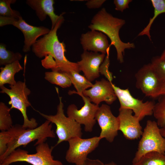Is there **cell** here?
Listing matches in <instances>:
<instances>
[{"label": "cell", "mask_w": 165, "mask_h": 165, "mask_svg": "<svg viewBox=\"0 0 165 165\" xmlns=\"http://www.w3.org/2000/svg\"><path fill=\"white\" fill-rule=\"evenodd\" d=\"M64 21L63 16L49 33L37 40L32 46L31 50L39 58L45 57L42 64L46 68L64 73L72 71L79 73L80 71L77 63L69 61L65 56V45L59 41L57 35V30Z\"/></svg>", "instance_id": "obj_1"}, {"label": "cell", "mask_w": 165, "mask_h": 165, "mask_svg": "<svg viewBox=\"0 0 165 165\" xmlns=\"http://www.w3.org/2000/svg\"><path fill=\"white\" fill-rule=\"evenodd\" d=\"M125 24L124 20L114 17L103 8L94 15L88 26L91 30L101 32L108 37L111 41L110 45L115 48L117 59L120 63L123 62L125 50L135 47L134 43L124 42L120 38L119 31Z\"/></svg>", "instance_id": "obj_2"}, {"label": "cell", "mask_w": 165, "mask_h": 165, "mask_svg": "<svg viewBox=\"0 0 165 165\" xmlns=\"http://www.w3.org/2000/svg\"><path fill=\"white\" fill-rule=\"evenodd\" d=\"M52 127V123L48 120L34 129L25 128L22 125L19 124L13 125L10 129L12 137L7 150L3 155L0 156V163L20 146L26 147L30 142L37 140L34 145L35 146L40 143L45 142L47 138H55V134Z\"/></svg>", "instance_id": "obj_3"}, {"label": "cell", "mask_w": 165, "mask_h": 165, "mask_svg": "<svg viewBox=\"0 0 165 165\" xmlns=\"http://www.w3.org/2000/svg\"><path fill=\"white\" fill-rule=\"evenodd\" d=\"M35 146L36 152L34 154H30L28 151L18 148L1 163L9 165L14 163L23 162L32 165H63L61 161L54 159L52 152L54 147H50L45 142Z\"/></svg>", "instance_id": "obj_4"}, {"label": "cell", "mask_w": 165, "mask_h": 165, "mask_svg": "<svg viewBox=\"0 0 165 165\" xmlns=\"http://www.w3.org/2000/svg\"><path fill=\"white\" fill-rule=\"evenodd\" d=\"M10 89L4 86L0 87V93L8 95L10 100L8 102L11 105L10 109L15 108L21 113L23 118V127L25 128L34 129L37 127L38 123L34 118L28 119L27 114V108L31 105L28 100V96L31 91L28 88L25 82L18 81L14 85H9Z\"/></svg>", "instance_id": "obj_5"}, {"label": "cell", "mask_w": 165, "mask_h": 165, "mask_svg": "<svg viewBox=\"0 0 165 165\" xmlns=\"http://www.w3.org/2000/svg\"><path fill=\"white\" fill-rule=\"evenodd\" d=\"M62 98L61 97H59V103L55 115H48L38 111L46 120L56 125L55 133L58 140L56 146L63 141H68L74 138H81L82 134L81 125L72 119L66 117L64 114Z\"/></svg>", "instance_id": "obj_6"}, {"label": "cell", "mask_w": 165, "mask_h": 165, "mask_svg": "<svg viewBox=\"0 0 165 165\" xmlns=\"http://www.w3.org/2000/svg\"><path fill=\"white\" fill-rule=\"evenodd\" d=\"M152 152L165 154V138L161 134L156 122L148 120L132 163L137 162L147 153Z\"/></svg>", "instance_id": "obj_7"}, {"label": "cell", "mask_w": 165, "mask_h": 165, "mask_svg": "<svg viewBox=\"0 0 165 165\" xmlns=\"http://www.w3.org/2000/svg\"><path fill=\"white\" fill-rule=\"evenodd\" d=\"M12 25L19 29L24 37V45L22 50L24 53L30 51L31 47L40 36L48 34L50 31L48 28L43 26H34L27 23L21 16L16 18L0 16V26Z\"/></svg>", "instance_id": "obj_8"}, {"label": "cell", "mask_w": 165, "mask_h": 165, "mask_svg": "<svg viewBox=\"0 0 165 165\" xmlns=\"http://www.w3.org/2000/svg\"><path fill=\"white\" fill-rule=\"evenodd\" d=\"M101 139L99 136L86 139L75 137L70 139L68 141L69 147L66 154V160L76 165L83 164L88 155L98 147Z\"/></svg>", "instance_id": "obj_9"}, {"label": "cell", "mask_w": 165, "mask_h": 165, "mask_svg": "<svg viewBox=\"0 0 165 165\" xmlns=\"http://www.w3.org/2000/svg\"><path fill=\"white\" fill-rule=\"evenodd\" d=\"M112 86L120 104V108L130 109L134 116L140 121L145 116L153 115L155 103L152 101L143 102L142 100L135 98L130 94L128 89H123L112 84Z\"/></svg>", "instance_id": "obj_10"}, {"label": "cell", "mask_w": 165, "mask_h": 165, "mask_svg": "<svg viewBox=\"0 0 165 165\" xmlns=\"http://www.w3.org/2000/svg\"><path fill=\"white\" fill-rule=\"evenodd\" d=\"M136 86L145 95L152 98L160 96L163 83L151 63L144 65L135 74Z\"/></svg>", "instance_id": "obj_11"}, {"label": "cell", "mask_w": 165, "mask_h": 165, "mask_svg": "<svg viewBox=\"0 0 165 165\" xmlns=\"http://www.w3.org/2000/svg\"><path fill=\"white\" fill-rule=\"evenodd\" d=\"M79 95L83 101V106L79 110L75 105H70L67 108V113L68 117L81 125H83L86 132H90L96 123L95 115L99 107L92 104L89 98L83 94Z\"/></svg>", "instance_id": "obj_12"}, {"label": "cell", "mask_w": 165, "mask_h": 165, "mask_svg": "<svg viewBox=\"0 0 165 165\" xmlns=\"http://www.w3.org/2000/svg\"><path fill=\"white\" fill-rule=\"evenodd\" d=\"M95 119L101 129L99 137L101 139L105 138L109 142H112L119 130L118 117L113 114L108 105L103 104L97 110Z\"/></svg>", "instance_id": "obj_13"}, {"label": "cell", "mask_w": 165, "mask_h": 165, "mask_svg": "<svg viewBox=\"0 0 165 165\" xmlns=\"http://www.w3.org/2000/svg\"><path fill=\"white\" fill-rule=\"evenodd\" d=\"M130 109L119 108L118 117L119 121V130L127 139H137L141 136L143 131L138 119L133 115Z\"/></svg>", "instance_id": "obj_14"}, {"label": "cell", "mask_w": 165, "mask_h": 165, "mask_svg": "<svg viewBox=\"0 0 165 165\" xmlns=\"http://www.w3.org/2000/svg\"><path fill=\"white\" fill-rule=\"evenodd\" d=\"M112 85V82L103 79L96 80L91 88L85 90L83 94L96 105H98L102 101L111 105L117 98Z\"/></svg>", "instance_id": "obj_15"}, {"label": "cell", "mask_w": 165, "mask_h": 165, "mask_svg": "<svg viewBox=\"0 0 165 165\" xmlns=\"http://www.w3.org/2000/svg\"><path fill=\"white\" fill-rule=\"evenodd\" d=\"M105 54L84 51L81 55V60L77 62L79 70L84 76L92 82L100 76L99 69L103 61Z\"/></svg>", "instance_id": "obj_16"}, {"label": "cell", "mask_w": 165, "mask_h": 165, "mask_svg": "<svg viewBox=\"0 0 165 165\" xmlns=\"http://www.w3.org/2000/svg\"><path fill=\"white\" fill-rule=\"evenodd\" d=\"M80 43L84 51L106 54L110 50L111 46L106 35L101 32L91 30L82 34Z\"/></svg>", "instance_id": "obj_17"}, {"label": "cell", "mask_w": 165, "mask_h": 165, "mask_svg": "<svg viewBox=\"0 0 165 165\" xmlns=\"http://www.w3.org/2000/svg\"><path fill=\"white\" fill-rule=\"evenodd\" d=\"M26 3L35 11L37 16L40 21L44 20L47 16L49 17L52 23L51 30L54 28L64 14L63 13L59 16L55 14L53 7L55 2L53 0H27Z\"/></svg>", "instance_id": "obj_18"}, {"label": "cell", "mask_w": 165, "mask_h": 165, "mask_svg": "<svg viewBox=\"0 0 165 165\" xmlns=\"http://www.w3.org/2000/svg\"><path fill=\"white\" fill-rule=\"evenodd\" d=\"M23 69L18 61L0 68V87L6 84L15 85L16 83L14 78L15 74Z\"/></svg>", "instance_id": "obj_19"}, {"label": "cell", "mask_w": 165, "mask_h": 165, "mask_svg": "<svg viewBox=\"0 0 165 165\" xmlns=\"http://www.w3.org/2000/svg\"><path fill=\"white\" fill-rule=\"evenodd\" d=\"M65 73L70 79L72 84L77 90V91H69L68 93L69 95L76 94L79 95L83 94L87 89L92 87L93 85L84 76L81 75L79 72L72 71Z\"/></svg>", "instance_id": "obj_20"}, {"label": "cell", "mask_w": 165, "mask_h": 165, "mask_svg": "<svg viewBox=\"0 0 165 165\" xmlns=\"http://www.w3.org/2000/svg\"><path fill=\"white\" fill-rule=\"evenodd\" d=\"M45 79L50 83L63 88L69 87L72 84L71 79L66 73L61 71L46 72L45 73Z\"/></svg>", "instance_id": "obj_21"}, {"label": "cell", "mask_w": 165, "mask_h": 165, "mask_svg": "<svg viewBox=\"0 0 165 165\" xmlns=\"http://www.w3.org/2000/svg\"><path fill=\"white\" fill-rule=\"evenodd\" d=\"M151 1L154 9V15L152 18L150 19L147 25L139 33L138 36L146 35L150 40L151 41L150 34L151 26L155 20L158 15L165 13V0H151Z\"/></svg>", "instance_id": "obj_22"}, {"label": "cell", "mask_w": 165, "mask_h": 165, "mask_svg": "<svg viewBox=\"0 0 165 165\" xmlns=\"http://www.w3.org/2000/svg\"><path fill=\"white\" fill-rule=\"evenodd\" d=\"M131 165H165V154L156 152H149Z\"/></svg>", "instance_id": "obj_23"}, {"label": "cell", "mask_w": 165, "mask_h": 165, "mask_svg": "<svg viewBox=\"0 0 165 165\" xmlns=\"http://www.w3.org/2000/svg\"><path fill=\"white\" fill-rule=\"evenodd\" d=\"M22 55L19 52L14 53L7 50L6 45L4 43L0 44V65H6L11 64L16 61H19Z\"/></svg>", "instance_id": "obj_24"}, {"label": "cell", "mask_w": 165, "mask_h": 165, "mask_svg": "<svg viewBox=\"0 0 165 165\" xmlns=\"http://www.w3.org/2000/svg\"><path fill=\"white\" fill-rule=\"evenodd\" d=\"M158 101L155 103L153 109V116L156 119L159 127H165V94L160 96Z\"/></svg>", "instance_id": "obj_25"}, {"label": "cell", "mask_w": 165, "mask_h": 165, "mask_svg": "<svg viewBox=\"0 0 165 165\" xmlns=\"http://www.w3.org/2000/svg\"><path fill=\"white\" fill-rule=\"evenodd\" d=\"M11 110L4 103L0 102V130H8L13 126V121L10 113Z\"/></svg>", "instance_id": "obj_26"}, {"label": "cell", "mask_w": 165, "mask_h": 165, "mask_svg": "<svg viewBox=\"0 0 165 165\" xmlns=\"http://www.w3.org/2000/svg\"><path fill=\"white\" fill-rule=\"evenodd\" d=\"M16 2V0H0V16L16 18L21 16L19 11L13 9L11 7V4H14Z\"/></svg>", "instance_id": "obj_27"}, {"label": "cell", "mask_w": 165, "mask_h": 165, "mask_svg": "<svg viewBox=\"0 0 165 165\" xmlns=\"http://www.w3.org/2000/svg\"><path fill=\"white\" fill-rule=\"evenodd\" d=\"M151 64L159 79L163 82H165V61L160 57H156L152 59Z\"/></svg>", "instance_id": "obj_28"}, {"label": "cell", "mask_w": 165, "mask_h": 165, "mask_svg": "<svg viewBox=\"0 0 165 165\" xmlns=\"http://www.w3.org/2000/svg\"><path fill=\"white\" fill-rule=\"evenodd\" d=\"M11 137L12 133L10 130L0 132V156L6 151Z\"/></svg>", "instance_id": "obj_29"}, {"label": "cell", "mask_w": 165, "mask_h": 165, "mask_svg": "<svg viewBox=\"0 0 165 165\" xmlns=\"http://www.w3.org/2000/svg\"><path fill=\"white\" fill-rule=\"evenodd\" d=\"M109 51L107 53L104 60L100 65L99 72V73L104 75L108 80L112 82L113 80L112 73L109 70L110 65V60L109 57Z\"/></svg>", "instance_id": "obj_30"}, {"label": "cell", "mask_w": 165, "mask_h": 165, "mask_svg": "<svg viewBox=\"0 0 165 165\" xmlns=\"http://www.w3.org/2000/svg\"><path fill=\"white\" fill-rule=\"evenodd\" d=\"M132 1L131 0H114L113 1L115 6V10L123 12V10L129 8V4Z\"/></svg>", "instance_id": "obj_31"}, {"label": "cell", "mask_w": 165, "mask_h": 165, "mask_svg": "<svg viewBox=\"0 0 165 165\" xmlns=\"http://www.w3.org/2000/svg\"><path fill=\"white\" fill-rule=\"evenodd\" d=\"M106 0H87L86 5L90 9L98 8L100 7Z\"/></svg>", "instance_id": "obj_32"}, {"label": "cell", "mask_w": 165, "mask_h": 165, "mask_svg": "<svg viewBox=\"0 0 165 165\" xmlns=\"http://www.w3.org/2000/svg\"><path fill=\"white\" fill-rule=\"evenodd\" d=\"M82 165H105L103 162L98 159L92 160L88 158Z\"/></svg>", "instance_id": "obj_33"}, {"label": "cell", "mask_w": 165, "mask_h": 165, "mask_svg": "<svg viewBox=\"0 0 165 165\" xmlns=\"http://www.w3.org/2000/svg\"><path fill=\"white\" fill-rule=\"evenodd\" d=\"M164 94H165V82H163L160 93V96Z\"/></svg>", "instance_id": "obj_34"}, {"label": "cell", "mask_w": 165, "mask_h": 165, "mask_svg": "<svg viewBox=\"0 0 165 165\" xmlns=\"http://www.w3.org/2000/svg\"><path fill=\"white\" fill-rule=\"evenodd\" d=\"M160 131L162 136L165 138V127L160 128Z\"/></svg>", "instance_id": "obj_35"}, {"label": "cell", "mask_w": 165, "mask_h": 165, "mask_svg": "<svg viewBox=\"0 0 165 165\" xmlns=\"http://www.w3.org/2000/svg\"><path fill=\"white\" fill-rule=\"evenodd\" d=\"M160 57L162 60L165 61V49Z\"/></svg>", "instance_id": "obj_36"}, {"label": "cell", "mask_w": 165, "mask_h": 165, "mask_svg": "<svg viewBox=\"0 0 165 165\" xmlns=\"http://www.w3.org/2000/svg\"><path fill=\"white\" fill-rule=\"evenodd\" d=\"M105 165H117L113 162H111L105 164Z\"/></svg>", "instance_id": "obj_37"}, {"label": "cell", "mask_w": 165, "mask_h": 165, "mask_svg": "<svg viewBox=\"0 0 165 165\" xmlns=\"http://www.w3.org/2000/svg\"><path fill=\"white\" fill-rule=\"evenodd\" d=\"M0 165H6L4 164H3L2 163H0Z\"/></svg>", "instance_id": "obj_38"}]
</instances>
